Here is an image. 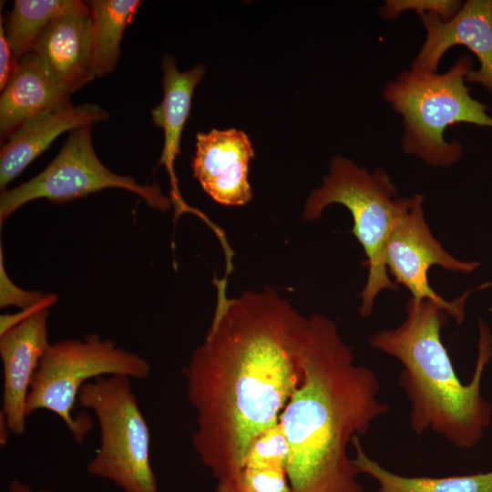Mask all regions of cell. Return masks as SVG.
<instances>
[{
	"mask_svg": "<svg viewBox=\"0 0 492 492\" xmlns=\"http://www.w3.org/2000/svg\"><path fill=\"white\" fill-rule=\"evenodd\" d=\"M19 61L15 56L5 35L3 18L0 23V90L2 91L17 70Z\"/></svg>",
	"mask_w": 492,
	"mask_h": 492,
	"instance_id": "603a6c76",
	"label": "cell"
},
{
	"mask_svg": "<svg viewBox=\"0 0 492 492\" xmlns=\"http://www.w3.org/2000/svg\"><path fill=\"white\" fill-rule=\"evenodd\" d=\"M254 157L251 139L237 128L198 132L192 175L217 203L242 206L251 201L249 164Z\"/></svg>",
	"mask_w": 492,
	"mask_h": 492,
	"instance_id": "8fae6325",
	"label": "cell"
},
{
	"mask_svg": "<svg viewBox=\"0 0 492 492\" xmlns=\"http://www.w3.org/2000/svg\"><path fill=\"white\" fill-rule=\"evenodd\" d=\"M32 52L68 95L90 82L96 76L91 14L87 2L70 0L39 36Z\"/></svg>",
	"mask_w": 492,
	"mask_h": 492,
	"instance_id": "7c38bea8",
	"label": "cell"
},
{
	"mask_svg": "<svg viewBox=\"0 0 492 492\" xmlns=\"http://www.w3.org/2000/svg\"><path fill=\"white\" fill-rule=\"evenodd\" d=\"M448 316L433 301L410 298L405 321L374 333L369 343L403 364L398 380L411 405L414 433L432 431L457 448L469 449L479 443L491 420L492 407L481 395V382L492 357V334L479 320L477 364L471 381L464 384L441 340Z\"/></svg>",
	"mask_w": 492,
	"mask_h": 492,
	"instance_id": "3957f363",
	"label": "cell"
},
{
	"mask_svg": "<svg viewBox=\"0 0 492 492\" xmlns=\"http://www.w3.org/2000/svg\"><path fill=\"white\" fill-rule=\"evenodd\" d=\"M48 309L42 310L0 335L3 365L1 413L11 434L26 430V401L40 360L50 345L47 333Z\"/></svg>",
	"mask_w": 492,
	"mask_h": 492,
	"instance_id": "4fadbf2b",
	"label": "cell"
},
{
	"mask_svg": "<svg viewBox=\"0 0 492 492\" xmlns=\"http://www.w3.org/2000/svg\"><path fill=\"white\" fill-rule=\"evenodd\" d=\"M407 197H397V190L387 172L376 169L369 172L343 156L333 158L329 174L320 188L307 199L303 220L321 217L330 204L344 206L354 220L353 233L363 247L368 268L366 283L361 292L359 313L369 316L377 295L395 291L385 264V246L393 225Z\"/></svg>",
	"mask_w": 492,
	"mask_h": 492,
	"instance_id": "5b68a950",
	"label": "cell"
},
{
	"mask_svg": "<svg viewBox=\"0 0 492 492\" xmlns=\"http://www.w3.org/2000/svg\"><path fill=\"white\" fill-rule=\"evenodd\" d=\"M215 285L210 325L182 374L196 412L191 445L218 481L279 422L302 378L309 319L274 289L229 298L225 280Z\"/></svg>",
	"mask_w": 492,
	"mask_h": 492,
	"instance_id": "6da1fadb",
	"label": "cell"
},
{
	"mask_svg": "<svg viewBox=\"0 0 492 492\" xmlns=\"http://www.w3.org/2000/svg\"><path fill=\"white\" fill-rule=\"evenodd\" d=\"M57 296L53 293H48L38 303L19 311L16 313H5L0 316V335L6 333L11 328L15 327L18 323L26 321L35 313L48 309L56 302Z\"/></svg>",
	"mask_w": 492,
	"mask_h": 492,
	"instance_id": "cb8c5ba5",
	"label": "cell"
},
{
	"mask_svg": "<svg viewBox=\"0 0 492 492\" xmlns=\"http://www.w3.org/2000/svg\"><path fill=\"white\" fill-rule=\"evenodd\" d=\"M462 5L457 0H386L380 6L379 13L384 19H396L406 11L416 12L419 16L433 13L446 21L457 13Z\"/></svg>",
	"mask_w": 492,
	"mask_h": 492,
	"instance_id": "44dd1931",
	"label": "cell"
},
{
	"mask_svg": "<svg viewBox=\"0 0 492 492\" xmlns=\"http://www.w3.org/2000/svg\"><path fill=\"white\" fill-rule=\"evenodd\" d=\"M352 444L355 451L353 458L354 466L360 473L367 474L378 482L377 492H492V470L443 477H403L390 472L370 458L359 436H354Z\"/></svg>",
	"mask_w": 492,
	"mask_h": 492,
	"instance_id": "ac0fdd59",
	"label": "cell"
},
{
	"mask_svg": "<svg viewBox=\"0 0 492 492\" xmlns=\"http://www.w3.org/2000/svg\"><path fill=\"white\" fill-rule=\"evenodd\" d=\"M92 55L96 77H105L116 68L126 27L140 5L139 0H92Z\"/></svg>",
	"mask_w": 492,
	"mask_h": 492,
	"instance_id": "d6986e66",
	"label": "cell"
},
{
	"mask_svg": "<svg viewBox=\"0 0 492 492\" xmlns=\"http://www.w3.org/2000/svg\"><path fill=\"white\" fill-rule=\"evenodd\" d=\"M11 433L5 415L0 412V446H5L8 441V436Z\"/></svg>",
	"mask_w": 492,
	"mask_h": 492,
	"instance_id": "484cf974",
	"label": "cell"
},
{
	"mask_svg": "<svg viewBox=\"0 0 492 492\" xmlns=\"http://www.w3.org/2000/svg\"><path fill=\"white\" fill-rule=\"evenodd\" d=\"M150 364L141 356L118 347L113 340L89 333L80 339L50 343L40 360L26 401L29 416L37 410L57 415L77 444H82L93 424L89 416H74L81 388L101 376L123 375L148 379Z\"/></svg>",
	"mask_w": 492,
	"mask_h": 492,
	"instance_id": "8992f818",
	"label": "cell"
},
{
	"mask_svg": "<svg viewBox=\"0 0 492 492\" xmlns=\"http://www.w3.org/2000/svg\"><path fill=\"white\" fill-rule=\"evenodd\" d=\"M163 71L161 102L151 110L153 123L163 130L164 143L159 165L165 166L170 179L171 202L179 212L192 211L181 198L179 190L174 164L180 153V138L189 118L192 96L197 85L202 79L205 67L198 64L188 71L177 68L175 58L165 55L162 58Z\"/></svg>",
	"mask_w": 492,
	"mask_h": 492,
	"instance_id": "9a60e30c",
	"label": "cell"
},
{
	"mask_svg": "<svg viewBox=\"0 0 492 492\" xmlns=\"http://www.w3.org/2000/svg\"><path fill=\"white\" fill-rule=\"evenodd\" d=\"M472 59L463 55L445 73L404 70L388 82L384 100L403 117L402 149L434 167H448L462 156L457 140L448 142L445 131L456 123L492 128L487 107L473 98L466 77Z\"/></svg>",
	"mask_w": 492,
	"mask_h": 492,
	"instance_id": "277c9868",
	"label": "cell"
},
{
	"mask_svg": "<svg viewBox=\"0 0 492 492\" xmlns=\"http://www.w3.org/2000/svg\"><path fill=\"white\" fill-rule=\"evenodd\" d=\"M424 201L421 194L406 198L386 241V268L396 284L410 291L412 298L433 301L457 323H462L466 300L473 290L447 301L430 286L428 271L437 265L447 271L470 273L479 267V263L457 260L443 248L425 221Z\"/></svg>",
	"mask_w": 492,
	"mask_h": 492,
	"instance_id": "9c48e42d",
	"label": "cell"
},
{
	"mask_svg": "<svg viewBox=\"0 0 492 492\" xmlns=\"http://www.w3.org/2000/svg\"><path fill=\"white\" fill-rule=\"evenodd\" d=\"M70 3V0H15L9 13L5 35L18 60L32 52L36 42Z\"/></svg>",
	"mask_w": 492,
	"mask_h": 492,
	"instance_id": "ffe728a7",
	"label": "cell"
},
{
	"mask_svg": "<svg viewBox=\"0 0 492 492\" xmlns=\"http://www.w3.org/2000/svg\"><path fill=\"white\" fill-rule=\"evenodd\" d=\"M46 296L42 292L24 290L13 282L5 271L0 247V307L17 306L23 310L40 302Z\"/></svg>",
	"mask_w": 492,
	"mask_h": 492,
	"instance_id": "7402d4cb",
	"label": "cell"
},
{
	"mask_svg": "<svg viewBox=\"0 0 492 492\" xmlns=\"http://www.w3.org/2000/svg\"><path fill=\"white\" fill-rule=\"evenodd\" d=\"M290 491L288 447L280 422L251 444L239 468L215 487V492Z\"/></svg>",
	"mask_w": 492,
	"mask_h": 492,
	"instance_id": "e0dca14e",
	"label": "cell"
},
{
	"mask_svg": "<svg viewBox=\"0 0 492 492\" xmlns=\"http://www.w3.org/2000/svg\"><path fill=\"white\" fill-rule=\"evenodd\" d=\"M0 97V138L5 141L29 118L70 104V95L52 78L35 52L20 58Z\"/></svg>",
	"mask_w": 492,
	"mask_h": 492,
	"instance_id": "2e32d148",
	"label": "cell"
},
{
	"mask_svg": "<svg viewBox=\"0 0 492 492\" xmlns=\"http://www.w3.org/2000/svg\"><path fill=\"white\" fill-rule=\"evenodd\" d=\"M109 114L96 104L72 103L44 111L22 124L2 145L0 188L6 186L27 168L62 133L105 121Z\"/></svg>",
	"mask_w": 492,
	"mask_h": 492,
	"instance_id": "5bb4252c",
	"label": "cell"
},
{
	"mask_svg": "<svg viewBox=\"0 0 492 492\" xmlns=\"http://www.w3.org/2000/svg\"><path fill=\"white\" fill-rule=\"evenodd\" d=\"M92 126L69 132L55 159L34 178L0 195L1 226L16 210L37 200L65 203L105 189L128 190L140 197L149 207L169 210L171 200L157 185H141L133 177L108 169L97 156L91 137Z\"/></svg>",
	"mask_w": 492,
	"mask_h": 492,
	"instance_id": "ba28073f",
	"label": "cell"
},
{
	"mask_svg": "<svg viewBox=\"0 0 492 492\" xmlns=\"http://www.w3.org/2000/svg\"><path fill=\"white\" fill-rule=\"evenodd\" d=\"M420 18L425 39L411 69L437 73L445 53L455 46H465L479 62V67L472 69L466 81L477 83L492 94V0H468L446 21L433 13Z\"/></svg>",
	"mask_w": 492,
	"mask_h": 492,
	"instance_id": "30bf717a",
	"label": "cell"
},
{
	"mask_svg": "<svg viewBox=\"0 0 492 492\" xmlns=\"http://www.w3.org/2000/svg\"><path fill=\"white\" fill-rule=\"evenodd\" d=\"M77 402L92 411L99 428V446L87 464L88 474L122 492H159L150 461V429L130 378L94 379L81 388Z\"/></svg>",
	"mask_w": 492,
	"mask_h": 492,
	"instance_id": "52a82bcc",
	"label": "cell"
},
{
	"mask_svg": "<svg viewBox=\"0 0 492 492\" xmlns=\"http://www.w3.org/2000/svg\"><path fill=\"white\" fill-rule=\"evenodd\" d=\"M380 382L354 363L353 349L328 317H309L302 378L281 416L290 492H364L348 447L386 414Z\"/></svg>",
	"mask_w": 492,
	"mask_h": 492,
	"instance_id": "7a4b0ae2",
	"label": "cell"
},
{
	"mask_svg": "<svg viewBox=\"0 0 492 492\" xmlns=\"http://www.w3.org/2000/svg\"><path fill=\"white\" fill-rule=\"evenodd\" d=\"M7 492H59L46 489H35L30 485L19 479H12L7 487Z\"/></svg>",
	"mask_w": 492,
	"mask_h": 492,
	"instance_id": "d4e9b609",
	"label": "cell"
}]
</instances>
